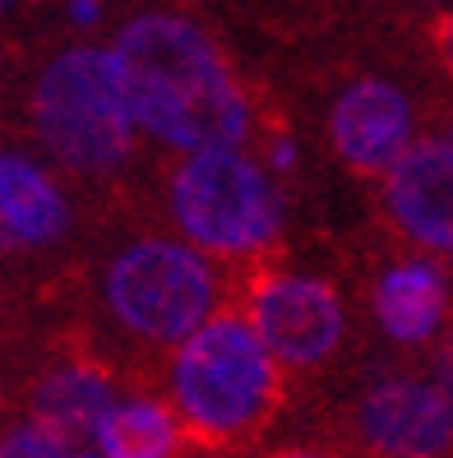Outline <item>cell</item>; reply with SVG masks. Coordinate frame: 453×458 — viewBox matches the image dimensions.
Segmentation results:
<instances>
[{"instance_id":"6da1fadb","label":"cell","mask_w":453,"mask_h":458,"mask_svg":"<svg viewBox=\"0 0 453 458\" xmlns=\"http://www.w3.org/2000/svg\"><path fill=\"white\" fill-rule=\"evenodd\" d=\"M135 130L180 153L241 148L250 140L246 93L222 51L176 14H144L106 51Z\"/></svg>"},{"instance_id":"7a4b0ae2","label":"cell","mask_w":453,"mask_h":458,"mask_svg":"<svg viewBox=\"0 0 453 458\" xmlns=\"http://www.w3.org/2000/svg\"><path fill=\"white\" fill-rule=\"evenodd\" d=\"M172 398L199 440L227 445L269 421L278 403V361L241 315H208L180 338L172 361Z\"/></svg>"},{"instance_id":"3957f363","label":"cell","mask_w":453,"mask_h":458,"mask_svg":"<svg viewBox=\"0 0 453 458\" xmlns=\"http://www.w3.org/2000/svg\"><path fill=\"white\" fill-rule=\"evenodd\" d=\"M33 134L74 176H112L135 153L130 121L106 51L74 47L56 56L33 84Z\"/></svg>"},{"instance_id":"277c9868","label":"cell","mask_w":453,"mask_h":458,"mask_svg":"<svg viewBox=\"0 0 453 458\" xmlns=\"http://www.w3.org/2000/svg\"><path fill=\"white\" fill-rule=\"evenodd\" d=\"M167 199L185 241L208 255H255L273 246L282 218L269 172L236 148L190 153L172 172Z\"/></svg>"},{"instance_id":"5b68a950","label":"cell","mask_w":453,"mask_h":458,"mask_svg":"<svg viewBox=\"0 0 453 458\" xmlns=\"http://www.w3.org/2000/svg\"><path fill=\"white\" fill-rule=\"evenodd\" d=\"M102 301L116 325L144 343H180L218 306L213 264L195 246L135 241L102 274Z\"/></svg>"},{"instance_id":"8992f818","label":"cell","mask_w":453,"mask_h":458,"mask_svg":"<svg viewBox=\"0 0 453 458\" xmlns=\"http://www.w3.org/2000/svg\"><path fill=\"white\" fill-rule=\"evenodd\" d=\"M250 329L273 361L319 366L342 338V301L319 278H278L255 292Z\"/></svg>"},{"instance_id":"52a82bcc","label":"cell","mask_w":453,"mask_h":458,"mask_svg":"<svg viewBox=\"0 0 453 458\" xmlns=\"http://www.w3.org/2000/svg\"><path fill=\"white\" fill-rule=\"evenodd\" d=\"M412 144V102L384 79H361L333 106V148L357 172H389Z\"/></svg>"},{"instance_id":"ba28073f","label":"cell","mask_w":453,"mask_h":458,"mask_svg":"<svg viewBox=\"0 0 453 458\" xmlns=\"http://www.w3.org/2000/svg\"><path fill=\"white\" fill-rule=\"evenodd\" d=\"M449 181H453V153L449 140L407 144L389 167V208L398 227L425 250L453 246V208H449Z\"/></svg>"},{"instance_id":"9c48e42d","label":"cell","mask_w":453,"mask_h":458,"mask_svg":"<svg viewBox=\"0 0 453 458\" xmlns=\"http://www.w3.org/2000/svg\"><path fill=\"white\" fill-rule=\"evenodd\" d=\"M70 232V199L42 163L0 153V255L46 250Z\"/></svg>"},{"instance_id":"30bf717a","label":"cell","mask_w":453,"mask_h":458,"mask_svg":"<svg viewBox=\"0 0 453 458\" xmlns=\"http://www.w3.org/2000/svg\"><path fill=\"white\" fill-rule=\"evenodd\" d=\"M361 430L389 458H444L449 394L440 385H380L361 403Z\"/></svg>"},{"instance_id":"8fae6325","label":"cell","mask_w":453,"mask_h":458,"mask_svg":"<svg viewBox=\"0 0 453 458\" xmlns=\"http://www.w3.org/2000/svg\"><path fill=\"white\" fill-rule=\"evenodd\" d=\"M112 408H116V394L106 385V375H97L88 366L51 370L33 394V421L42 430H51L56 440H65L70 449H88L102 417Z\"/></svg>"},{"instance_id":"7c38bea8","label":"cell","mask_w":453,"mask_h":458,"mask_svg":"<svg viewBox=\"0 0 453 458\" xmlns=\"http://www.w3.org/2000/svg\"><path fill=\"white\" fill-rule=\"evenodd\" d=\"M375 310H380V325L398 338V343H421L440 329V315H444V283H440V268L412 259L403 268L380 283L375 292Z\"/></svg>"},{"instance_id":"4fadbf2b","label":"cell","mask_w":453,"mask_h":458,"mask_svg":"<svg viewBox=\"0 0 453 458\" xmlns=\"http://www.w3.org/2000/svg\"><path fill=\"white\" fill-rule=\"evenodd\" d=\"M93 449L102 458H176L180 426L163 403H121L102 417Z\"/></svg>"},{"instance_id":"5bb4252c","label":"cell","mask_w":453,"mask_h":458,"mask_svg":"<svg viewBox=\"0 0 453 458\" xmlns=\"http://www.w3.org/2000/svg\"><path fill=\"white\" fill-rule=\"evenodd\" d=\"M0 458H70V445L42 430L38 421H29L0 440Z\"/></svg>"},{"instance_id":"9a60e30c","label":"cell","mask_w":453,"mask_h":458,"mask_svg":"<svg viewBox=\"0 0 453 458\" xmlns=\"http://www.w3.org/2000/svg\"><path fill=\"white\" fill-rule=\"evenodd\" d=\"M70 14H74L79 23H93V19H97V0H70Z\"/></svg>"},{"instance_id":"2e32d148","label":"cell","mask_w":453,"mask_h":458,"mask_svg":"<svg viewBox=\"0 0 453 458\" xmlns=\"http://www.w3.org/2000/svg\"><path fill=\"white\" fill-rule=\"evenodd\" d=\"M70 458H102V454H97V449L88 445V449H70Z\"/></svg>"},{"instance_id":"e0dca14e","label":"cell","mask_w":453,"mask_h":458,"mask_svg":"<svg viewBox=\"0 0 453 458\" xmlns=\"http://www.w3.org/2000/svg\"><path fill=\"white\" fill-rule=\"evenodd\" d=\"M273 458H319V454H273Z\"/></svg>"},{"instance_id":"ac0fdd59","label":"cell","mask_w":453,"mask_h":458,"mask_svg":"<svg viewBox=\"0 0 453 458\" xmlns=\"http://www.w3.org/2000/svg\"><path fill=\"white\" fill-rule=\"evenodd\" d=\"M10 5H14V0H0V10H10Z\"/></svg>"}]
</instances>
